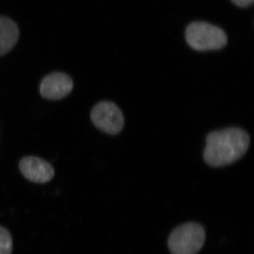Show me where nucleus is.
Returning <instances> with one entry per match:
<instances>
[{"instance_id":"nucleus-1","label":"nucleus","mask_w":254,"mask_h":254,"mask_svg":"<svg viewBox=\"0 0 254 254\" xmlns=\"http://www.w3.org/2000/svg\"><path fill=\"white\" fill-rule=\"evenodd\" d=\"M248 133L239 128H228L209 133L204 150L205 163L213 168L235 163L249 149Z\"/></svg>"},{"instance_id":"nucleus-2","label":"nucleus","mask_w":254,"mask_h":254,"mask_svg":"<svg viewBox=\"0 0 254 254\" xmlns=\"http://www.w3.org/2000/svg\"><path fill=\"white\" fill-rule=\"evenodd\" d=\"M204 228L196 222L177 227L170 234L168 247L172 254H196L204 245Z\"/></svg>"},{"instance_id":"nucleus-3","label":"nucleus","mask_w":254,"mask_h":254,"mask_svg":"<svg viewBox=\"0 0 254 254\" xmlns=\"http://www.w3.org/2000/svg\"><path fill=\"white\" fill-rule=\"evenodd\" d=\"M186 40L190 48L197 51L222 49L227 43L223 30L205 22L190 23L186 30Z\"/></svg>"},{"instance_id":"nucleus-4","label":"nucleus","mask_w":254,"mask_h":254,"mask_svg":"<svg viewBox=\"0 0 254 254\" xmlns=\"http://www.w3.org/2000/svg\"><path fill=\"white\" fill-rule=\"evenodd\" d=\"M91 119L97 128L110 135L118 134L125 125L123 113L111 102H100L95 105L92 110Z\"/></svg>"},{"instance_id":"nucleus-5","label":"nucleus","mask_w":254,"mask_h":254,"mask_svg":"<svg viewBox=\"0 0 254 254\" xmlns=\"http://www.w3.org/2000/svg\"><path fill=\"white\" fill-rule=\"evenodd\" d=\"M73 83L68 75L55 72L48 75L41 82L40 93L47 100H61L72 91Z\"/></svg>"},{"instance_id":"nucleus-6","label":"nucleus","mask_w":254,"mask_h":254,"mask_svg":"<svg viewBox=\"0 0 254 254\" xmlns=\"http://www.w3.org/2000/svg\"><path fill=\"white\" fill-rule=\"evenodd\" d=\"M19 169L23 177L34 183H47L55 176L53 167L46 160L37 157L23 158L20 161Z\"/></svg>"},{"instance_id":"nucleus-7","label":"nucleus","mask_w":254,"mask_h":254,"mask_svg":"<svg viewBox=\"0 0 254 254\" xmlns=\"http://www.w3.org/2000/svg\"><path fill=\"white\" fill-rule=\"evenodd\" d=\"M18 38L19 30L16 23L9 18L0 16V56L12 49Z\"/></svg>"},{"instance_id":"nucleus-8","label":"nucleus","mask_w":254,"mask_h":254,"mask_svg":"<svg viewBox=\"0 0 254 254\" xmlns=\"http://www.w3.org/2000/svg\"><path fill=\"white\" fill-rule=\"evenodd\" d=\"M12 248V239L9 232L0 226V254H11Z\"/></svg>"},{"instance_id":"nucleus-9","label":"nucleus","mask_w":254,"mask_h":254,"mask_svg":"<svg viewBox=\"0 0 254 254\" xmlns=\"http://www.w3.org/2000/svg\"><path fill=\"white\" fill-rule=\"evenodd\" d=\"M231 1L240 7H247L254 3V0H231Z\"/></svg>"}]
</instances>
